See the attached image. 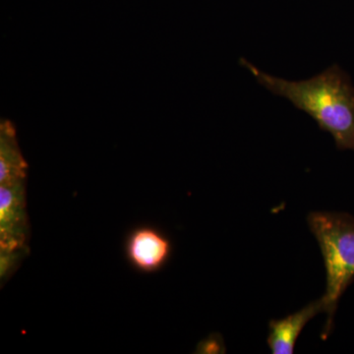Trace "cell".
I'll return each instance as SVG.
<instances>
[{
	"mask_svg": "<svg viewBox=\"0 0 354 354\" xmlns=\"http://www.w3.org/2000/svg\"><path fill=\"white\" fill-rule=\"evenodd\" d=\"M241 62L263 87L309 114L320 129L332 135L339 150L354 151V87L337 65L295 82L269 75L243 58Z\"/></svg>",
	"mask_w": 354,
	"mask_h": 354,
	"instance_id": "cell-1",
	"label": "cell"
},
{
	"mask_svg": "<svg viewBox=\"0 0 354 354\" xmlns=\"http://www.w3.org/2000/svg\"><path fill=\"white\" fill-rule=\"evenodd\" d=\"M311 234L315 236L326 270V292L323 295L327 320L323 341L334 329L339 300L354 283V216L339 212H311L307 216Z\"/></svg>",
	"mask_w": 354,
	"mask_h": 354,
	"instance_id": "cell-2",
	"label": "cell"
},
{
	"mask_svg": "<svg viewBox=\"0 0 354 354\" xmlns=\"http://www.w3.org/2000/svg\"><path fill=\"white\" fill-rule=\"evenodd\" d=\"M28 241L29 221L25 179L0 183V251L28 252Z\"/></svg>",
	"mask_w": 354,
	"mask_h": 354,
	"instance_id": "cell-3",
	"label": "cell"
},
{
	"mask_svg": "<svg viewBox=\"0 0 354 354\" xmlns=\"http://www.w3.org/2000/svg\"><path fill=\"white\" fill-rule=\"evenodd\" d=\"M125 248L130 264L143 272L160 271L169 262L172 252L171 241L151 227L133 230L128 236Z\"/></svg>",
	"mask_w": 354,
	"mask_h": 354,
	"instance_id": "cell-4",
	"label": "cell"
},
{
	"mask_svg": "<svg viewBox=\"0 0 354 354\" xmlns=\"http://www.w3.org/2000/svg\"><path fill=\"white\" fill-rule=\"evenodd\" d=\"M325 312L323 297L310 302L304 308L279 320L269 322L267 342L272 354H292L305 326L319 313Z\"/></svg>",
	"mask_w": 354,
	"mask_h": 354,
	"instance_id": "cell-5",
	"label": "cell"
},
{
	"mask_svg": "<svg viewBox=\"0 0 354 354\" xmlns=\"http://www.w3.org/2000/svg\"><path fill=\"white\" fill-rule=\"evenodd\" d=\"M0 143V183L26 179L28 165L18 148L14 128L8 121L2 122Z\"/></svg>",
	"mask_w": 354,
	"mask_h": 354,
	"instance_id": "cell-6",
	"label": "cell"
},
{
	"mask_svg": "<svg viewBox=\"0 0 354 354\" xmlns=\"http://www.w3.org/2000/svg\"><path fill=\"white\" fill-rule=\"evenodd\" d=\"M202 353H216L218 351V341L215 337H208L207 341L202 342Z\"/></svg>",
	"mask_w": 354,
	"mask_h": 354,
	"instance_id": "cell-7",
	"label": "cell"
}]
</instances>
